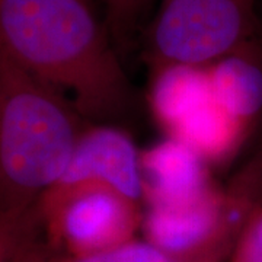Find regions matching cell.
<instances>
[{
	"instance_id": "8992f818",
	"label": "cell",
	"mask_w": 262,
	"mask_h": 262,
	"mask_svg": "<svg viewBox=\"0 0 262 262\" xmlns=\"http://www.w3.org/2000/svg\"><path fill=\"white\" fill-rule=\"evenodd\" d=\"M140 156L130 134L121 128L110 124L88 127L77 140L64 173L47 191L61 192L99 184L140 204L144 201Z\"/></svg>"
},
{
	"instance_id": "277c9868",
	"label": "cell",
	"mask_w": 262,
	"mask_h": 262,
	"mask_svg": "<svg viewBox=\"0 0 262 262\" xmlns=\"http://www.w3.org/2000/svg\"><path fill=\"white\" fill-rule=\"evenodd\" d=\"M51 248L63 255H88L136 239L140 204L99 184L44 192L37 203Z\"/></svg>"
},
{
	"instance_id": "52a82bcc",
	"label": "cell",
	"mask_w": 262,
	"mask_h": 262,
	"mask_svg": "<svg viewBox=\"0 0 262 262\" xmlns=\"http://www.w3.org/2000/svg\"><path fill=\"white\" fill-rule=\"evenodd\" d=\"M144 203L175 207L195 203L214 191L208 165L185 143L166 137L140 156Z\"/></svg>"
},
{
	"instance_id": "30bf717a",
	"label": "cell",
	"mask_w": 262,
	"mask_h": 262,
	"mask_svg": "<svg viewBox=\"0 0 262 262\" xmlns=\"http://www.w3.org/2000/svg\"><path fill=\"white\" fill-rule=\"evenodd\" d=\"M56 253L37 204L0 213V262H50Z\"/></svg>"
},
{
	"instance_id": "4fadbf2b",
	"label": "cell",
	"mask_w": 262,
	"mask_h": 262,
	"mask_svg": "<svg viewBox=\"0 0 262 262\" xmlns=\"http://www.w3.org/2000/svg\"><path fill=\"white\" fill-rule=\"evenodd\" d=\"M226 262H262V206L248 219Z\"/></svg>"
},
{
	"instance_id": "6da1fadb",
	"label": "cell",
	"mask_w": 262,
	"mask_h": 262,
	"mask_svg": "<svg viewBox=\"0 0 262 262\" xmlns=\"http://www.w3.org/2000/svg\"><path fill=\"white\" fill-rule=\"evenodd\" d=\"M0 50L70 95L86 120L106 124L130 111V82L84 0H0Z\"/></svg>"
},
{
	"instance_id": "7a4b0ae2",
	"label": "cell",
	"mask_w": 262,
	"mask_h": 262,
	"mask_svg": "<svg viewBox=\"0 0 262 262\" xmlns=\"http://www.w3.org/2000/svg\"><path fill=\"white\" fill-rule=\"evenodd\" d=\"M58 91L0 50V213L35 206L88 127Z\"/></svg>"
},
{
	"instance_id": "8fae6325",
	"label": "cell",
	"mask_w": 262,
	"mask_h": 262,
	"mask_svg": "<svg viewBox=\"0 0 262 262\" xmlns=\"http://www.w3.org/2000/svg\"><path fill=\"white\" fill-rule=\"evenodd\" d=\"M50 262H178L162 252L159 248L146 239H133L99 252L88 255H63L56 253Z\"/></svg>"
},
{
	"instance_id": "5bb4252c",
	"label": "cell",
	"mask_w": 262,
	"mask_h": 262,
	"mask_svg": "<svg viewBox=\"0 0 262 262\" xmlns=\"http://www.w3.org/2000/svg\"><path fill=\"white\" fill-rule=\"evenodd\" d=\"M84 2H88V3H91V0H84Z\"/></svg>"
},
{
	"instance_id": "7c38bea8",
	"label": "cell",
	"mask_w": 262,
	"mask_h": 262,
	"mask_svg": "<svg viewBox=\"0 0 262 262\" xmlns=\"http://www.w3.org/2000/svg\"><path fill=\"white\" fill-rule=\"evenodd\" d=\"M151 0H105L106 24L114 42L127 47Z\"/></svg>"
},
{
	"instance_id": "9c48e42d",
	"label": "cell",
	"mask_w": 262,
	"mask_h": 262,
	"mask_svg": "<svg viewBox=\"0 0 262 262\" xmlns=\"http://www.w3.org/2000/svg\"><path fill=\"white\" fill-rule=\"evenodd\" d=\"M151 73L150 108L168 136L184 118L213 96L207 66L173 64Z\"/></svg>"
},
{
	"instance_id": "3957f363",
	"label": "cell",
	"mask_w": 262,
	"mask_h": 262,
	"mask_svg": "<svg viewBox=\"0 0 262 262\" xmlns=\"http://www.w3.org/2000/svg\"><path fill=\"white\" fill-rule=\"evenodd\" d=\"M255 0H162L146 38L150 69L206 67L246 46Z\"/></svg>"
},
{
	"instance_id": "5b68a950",
	"label": "cell",
	"mask_w": 262,
	"mask_h": 262,
	"mask_svg": "<svg viewBox=\"0 0 262 262\" xmlns=\"http://www.w3.org/2000/svg\"><path fill=\"white\" fill-rule=\"evenodd\" d=\"M141 230L147 242L178 262H226L237 239L225 192L217 188L191 204L149 207Z\"/></svg>"
},
{
	"instance_id": "ba28073f",
	"label": "cell",
	"mask_w": 262,
	"mask_h": 262,
	"mask_svg": "<svg viewBox=\"0 0 262 262\" xmlns=\"http://www.w3.org/2000/svg\"><path fill=\"white\" fill-rule=\"evenodd\" d=\"M217 103L248 130L262 113V61L246 46L207 66Z\"/></svg>"
}]
</instances>
